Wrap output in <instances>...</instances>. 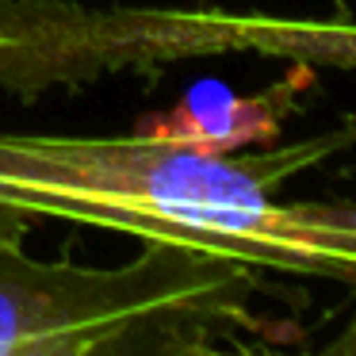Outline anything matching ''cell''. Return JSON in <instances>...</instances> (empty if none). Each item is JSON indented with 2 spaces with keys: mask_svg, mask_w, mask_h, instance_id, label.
I'll list each match as a JSON object with an SVG mask.
<instances>
[{
  "mask_svg": "<svg viewBox=\"0 0 356 356\" xmlns=\"http://www.w3.org/2000/svg\"><path fill=\"white\" fill-rule=\"evenodd\" d=\"M348 142L353 123L261 154H207L142 131L127 138L0 131V238L62 218L348 287L356 280L353 203L280 200L287 180L325 165Z\"/></svg>",
  "mask_w": 356,
  "mask_h": 356,
  "instance_id": "cell-1",
  "label": "cell"
},
{
  "mask_svg": "<svg viewBox=\"0 0 356 356\" xmlns=\"http://www.w3.org/2000/svg\"><path fill=\"white\" fill-rule=\"evenodd\" d=\"M264 272L226 253L146 241L119 268L35 261L0 238V356H215L295 341L257 310Z\"/></svg>",
  "mask_w": 356,
  "mask_h": 356,
  "instance_id": "cell-2",
  "label": "cell"
},
{
  "mask_svg": "<svg viewBox=\"0 0 356 356\" xmlns=\"http://www.w3.org/2000/svg\"><path fill=\"white\" fill-rule=\"evenodd\" d=\"M261 54L353 70V16H268L215 4H81L0 0V88L35 104L50 88L96 85L115 73L157 77L192 58Z\"/></svg>",
  "mask_w": 356,
  "mask_h": 356,
  "instance_id": "cell-3",
  "label": "cell"
},
{
  "mask_svg": "<svg viewBox=\"0 0 356 356\" xmlns=\"http://www.w3.org/2000/svg\"><path fill=\"white\" fill-rule=\"evenodd\" d=\"M310 81H314V65L291 62L287 77H280L257 96H215L200 85L172 111L138 119L134 131L184 142L207 154H238L253 142H276L284 119L299 108V96L310 88Z\"/></svg>",
  "mask_w": 356,
  "mask_h": 356,
  "instance_id": "cell-4",
  "label": "cell"
}]
</instances>
